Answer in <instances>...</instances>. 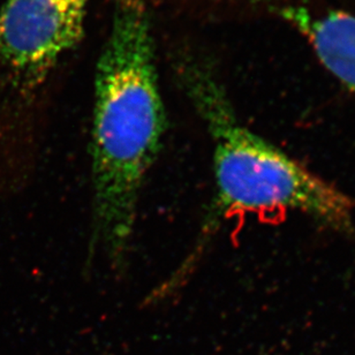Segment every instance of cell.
Here are the masks:
<instances>
[{"instance_id": "4", "label": "cell", "mask_w": 355, "mask_h": 355, "mask_svg": "<svg viewBox=\"0 0 355 355\" xmlns=\"http://www.w3.org/2000/svg\"><path fill=\"white\" fill-rule=\"evenodd\" d=\"M306 36L322 64L355 92V17L344 12L287 14Z\"/></svg>"}, {"instance_id": "1", "label": "cell", "mask_w": 355, "mask_h": 355, "mask_svg": "<svg viewBox=\"0 0 355 355\" xmlns=\"http://www.w3.org/2000/svg\"><path fill=\"white\" fill-rule=\"evenodd\" d=\"M144 0H114L95 74L89 255L125 271L141 193L162 149L168 120Z\"/></svg>"}, {"instance_id": "2", "label": "cell", "mask_w": 355, "mask_h": 355, "mask_svg": "<svg viewBox=\"0 0 355 355\" xmlns=\"http://www.w3.org/2000/svg\"><path fill=\"white\" fill-rule=\"evenodd\" d=\"M187 87L211 139L215 191L191 252L158 287L162 297L186 284L217 229L233 216L288 210L343 229L351 225L352 201L240 123L211 80L191 78Z\"/></svg>"}, {"instance_id": "3", "label": "cell", "mask_w": 355, "mask_h": 355, "mask_svg": "<svg viewBox=\"0 0 355 355\" xmlns=\"http://www.w3.org/2000/svg\"><path fill=\"white\" fill-rule=\"evenodd\" d=\"M90 1H3L0 6L1 123L81 41Z\"/></svg>"}]
</instances>
